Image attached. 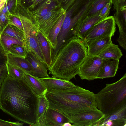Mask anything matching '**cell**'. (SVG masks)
I'll list each match as a JSON object with an SVG mask.
<instances>
[{
	"instance_id": "cell-1",
	"label": "cell",
	"mask_w": 126,
	"mask_h": 126,
	"mask_svg": "<svg viewBox=\"0 0 126 126\" xmlns=\"http://www.w3.org/2000/svg\"><path fill=\"white\" fill-rule=\"evenodd\" d=\"M37 98L22 79L8 75L0 89V109L17 120L34 126Z\"/></svg>"
},
{
	"instance_id": "cell-2",
	"label": "cell",
	"mask_w": 126,
	"mask_h": 126,
	"mask_svg": "<svg viewBox=\"0 0 126 126\" xmlns=\"http://www.w3.org/2000/svg\"><path fill=\"white\" fill-rule=\"evenodd\" d=\"M87 56V48L78 37L67 41L58 51L50 68L52 77L70 81L78 75L80 67Z\"/></svg>"
},
{
	"instance_id": "cell-3",
	"label": "cell",
	"mask_w": 126,
	"mask_h": 126,
	"mask_svg": "<svg viewBox=\"0 0 126 126\" xmlns=\"http://www.w3.org/2000/svg\"><path fill=\"white\" fill-rule=\"evenodd\" d=\"M95 94L77 86L66 90H47L46 95L49 107L63 114L69 119L76 114L96 107Z\"/></svg>"
},
{
	"instance_id": "cell-4",
	"label": "cell",
	"mask_w": 126,
	"mask_h": 126,
	"mask_svg": "<svg viewBox=\"0 0 126 126\" xmlns=\"http://www.w3.org/2000/svg\"><path fill=\"white\" fill-rule=\"evenodd\" d=\"M97 108L105 115H110L126 106V74L117 81L107 84L95 94Z\"/></svg>"
},
{
	"instance_id": "cell-5",
	"label": "cell",
	"mask_w": 126,
	"mask_h": 126,
	"mask_svg": "<svg viewBox=\"0 0 126 126\" xmlns=\"http://www.w3.org/2000/svg\"><path fill=\"white\" fill-rule=\"evenodd\" d=\"M115 24L113 16L103 18L93 26L83 40L86 45L96 39L107 36L112 37L116 31Z\"/></svg>"
},
{
	"instance_id": "cell-6",
	"label": "cell",
	"mask_w": 126,
	"mask_h": 126,
	"mask_svg": "<svg viewBox=\"0 0 126 126\" xmlns=\"http://www.w3.org/2000/svg\"><path fill=\"white\" fill-rule=\"evenodd\" d=\"M102 59L97 56L87 57L80 66L78 75L82 80L96 79L100 69Z\"/></svg>"
},
{
	"instance_id": "cell-7",
	"label": "cell",
	"mask_w": 126,
	"mask_h": 126,
	"mask_svg": "<svg viewBox=\"0 0 126 126\" xmlns=\"http://www.w3.org/2000/svg\"><path fill=\"white\" fill-rule=\"evenodd\" d=\"M104 115L95 107L76 114L69 119L72 126H94Z\"/></svg>"
},
{
	"instance_id": "cell-8",
	"label": "cell",
	"mask_w": 126,
	"mask_h": 126,
	"mask_svg": "<svg viewBox=\"0 0 126 126\" xmlns=\"http://www.w3.org/2000/svg\"><path fill=\"white\" fill-rule=\"evenodd\" d=\"M65 12L61 6L49 12L41 18L36 19L39 31L46 38L51 29Z\"/></svg>"
},
{
	"instance_id": "cell-9",
	"label": "cell",
	"mask_w": 126,
	"mask_h": 126,
	"mask_svg": "<svg viewBox=\"0 0 126 126\" xmlns=\"http://www.w3.org/2000/svg\"><path fill=\"white\" fill-rule=\"evenodd\" d=\"M38 78L48 90H66L77 86L70 81L62 79L50 77Z\"/></svg>"
},
{
	"instance_id": "cell-10",
	"label": "cell",
	"mask_w": 126,
	"mask_h": 126,
	"mask_svg": "<svg viewBox=\"0 0 126 126\" xmlns=\"http://www.w3.org/2000/svg\"><path fill=\"white\" fill-rule=\"evenodd\" d=\"M39 31L38 27L35 28L25 38V47L28 52L30 51H32L40 60L46 64L37 37V32Z\"/></svg>"
},
{
	"instance_id": "cell-11",
	"label": "cell",
	"mask_w": 126,
	"mask_h": 126,
	"mask_svg": "<svg viewBox=\"0 0 126 126\" xmlns=\"http://www.w3.org/2000/svg\"><path fill=\"white\" fill-rule=\"evenodd\" d=\"M112 122V126H126V106L110 115H105L94 126H104L107 121Z\"/></svg>"
},
{
	"instance_id": "cell-12",
	"label": "cell",
	"mask_w": 126,
	"mask_h": 126,
	"mask_svg": "<svg viewBox=\"0 0 126 126\" xmlns=\"http://www.w3.org/2000/svg\"><path fill=\"white\" fill-rule=\"evenodd\" d=\"M60 6V4L57 0H45L29 10L37 19Z\"/></svg>"
},
{
	"instance_id": "cell-13",
	"label": "cell",
	"mask_w": 126,
	"mask_h": 126,
	"mask_svg": "<svg viewBox=\"0 0 126 126\" xmlns=\"http://www.w3.org/2000/svg\"><path fill=\"white\" fill-rule=\"evenodd\" d=\"M26 58L31 64L34 76L41 78L49 77L46 65L40 60L32 51H28Z\"/></svg>"
},
{
	"instance_id": "cell-14",
	"label": "cell",
	"mask_w": 126,
	"mask_h": 126,
	"mask_svg": "<svg viewBox=\"0 0 126 126\" xmlns=\"http://www.w3.org/2000/svg\"><path fill=\"white\" fill-rule=\"evenodd\" d=\"M67 122L70 123V121L65 115L49 107L47 113L44 126H62Z\"/></svg>"
},
{
	"instance_id": "cell-15",
	"label": "cell",
	"mask_w": 126,
	"mask_h": 126,
	"mask_svg": "<svg viewBox=\"0 0 126 126\" xmlns=\"http://www.w3.org/2000/svg\"><path fill=\"white\" fill-rule=\"evenodd\" d=\"M111 37L107 36L91 41L86 45L87 56H97L102 50L112 43Z\"/></svg>"
},
{
	"instance_id": "cell-16",
	"label": "cell",
	"mask_w": 126,
	"mask_h": 126,
	"mask_svg": "<svg viewBox=\"0 0 126 126\" xmlns=\"http://www.w3.org/2000/svg\"><path fill=\"white\" fill-rule=\"evenodd\" d=\"M119 60L103 59L100 69L96 79L114 76L118 67Z\"/></svg>"
},
{
	"instance_id": "cell-17",
	"label": "cell",
	"mask_w": 126,
	"mask_h": 126,
	"mask_svg": "<svg viewBox=\"0 0 126 126\" xmlns=\"http://www.w3.org/2000/svg\"><path fill=\"white\" fill-rule=\"evenodd\" d=\"M22 79L37 97L47 91V88L38 78L24 72Z\"/></svg>"
},
{
	"instance_id": "cell-18",
	"label": "cell",
	"mask_w": 126,
	"mask_h": 126,
	"mask_svg": "<svg viewBox=\"0 0 126 126\" xmlns=\"http://www.w3.org/2000/svg\"><path fill=\"white\" fill-rule=\"evenodd\" d=\"M46 93L37 97V120L34 126H44L47 110L49 107Z\"/></svg>"
},
{
	"instance_id": "cell-19",
	"label": "cell",
	"mask_w": 126,
	"mask_h": 126,
	"mask_svg": "<svg viewBox=\"0 0 126 126\" xmlns=\"http://www.w3.org/2000/svg\"><path fill=\"white\" fill-rule=\"evenodd\" d=\"M37 36L40 49L48 70L52 62L51 47L47 39L39 31L37 32Z\"/></svg>"
},
{
	"instance_id": "cell-20",
	"label": "cell",
	"mask_w": 126,
	"mask_h": 126,
	"mask_svg": "<svg viewBox=\"0 0 126 126\" xmlns=\"http://www.w3.org/2000/svg\"><path fill=\"white\" fill-rule=\"evenodd\" d=\"M99 13L90 17H86L79 30L77 35V37L83 40L86 35L93 26L97 22L103 19L99 16Z\"/></svg>"
},
{
	"instance_id": "cell-21",
	"label": "cell",
	"mask_w": 126,
	"mask_h": 126,
	"mask_svg": "<svg viewBox=\"0 0 126 126\" xmlns=\"http://www.w3.org/2000/svg\"><path fill=\"white\" fill-rule=\"evenodd\" d=\"M123 55L118 45L112 43L97 56L103 59L119 60Z\"/></svg>"
},
{
	"instance_id": "cell-22",
	"label": "cell",
	"mask_w": 126,
	"mask_h": 126,
	"mask_svg": "<svg viewBox=\"0 0 126 126\" xmlns=\"http://www.w3.org/2000/svg\"><path fill=\"white\" fill-rule=\"evenodd\" d=\"M7 58L8 61L10 63L19 67L25 72L33 76L31 64L26 58H23L15 57L9 53L8 54Z\"/></svg>"
},
{
	"instance_id": "cell-23",
	"label": "cell",
	"mask_w": 126,
	"mask_h": 126,
	"mask_svg": "<svg viewBox=\"0 0 126 126\" xmlns=\"http://www.w3.org/2000/svg\"><path fill=\"white\" fill-rule=\"evenodd\" d=\"M66 12L63 14L51 29L47 38L51 46V53L55 48L57 38L65 17Z\"/></svg>"
},
{
	"instance_id": "cell-24",
	"label": "cell",
	"mask_w": 126,
	"mask_h": 126,
	"mask_svg": "<svg viewBox=\"0 0 126 126\" xmlns=\"http://www.w3.org/2000/svg\"><path fill=\"white\" fill-rule=\"evenodd\" d=\"M2 33L15 38L22 42L25 45V39L23 31L8 22Z\"/></svg>"
},
{
	"instance_id": "cell-25",
	"label": "cell",
	"mask_w": 126,
	"mask_h": 126,
	"mask_svg": "<svg viewBox=\"0 0 126 126\" xmlns=\"http://www.w3.org/2000/svg\"><path fill=\"white\" fill-rule=\"evenodd\" d=\"M0 42L8 54L11 46L13 44H16L25 46L24 43L20 40L3 33L1 34Z\"/></svg>"
},
{
	"instance_id": "cell-26",
	"label": "cell",
	"mask_w": 126,
	"mask_h": 126,
	"mask_svg": "<svg viewBox=\"0 0 126 126\" xmlns=\"http://www.w3.org/2000/svg\"><path fill=\"white\" fill-rule=\"evenodd\" d=\"M112 0H94L88 11L87 17H89L99 13L102 9Z\"/></svg>"
},
{
	"instance_id": "cell-27",
	"label": "cell",
	"mask_w": 126,
	"mask_h": 126,
	"mask_svg": "<svg viewBox=\"0 0 126 126\" xmlns=\"http://www.w3.org/2000/svg\"><path fill=\"white\" fill-rule=\"evenodd\" d=\"M6 66L9 75L15 79H20L22 78L24 71L22 69L10 63L8 60Z\"/></svg>"
},
{
	"instance_id": "cell-28",
	"label": "cell",
	"mask_w": 126,
	"mask_h": 126,
	"mask_svg": "<svg viewBox=\"0 0 126 126\" xmlns=\"http://www.w3.org/2000/svg\"><path fill=\"white\" fill-rule=\"evenodd\" d=\"M8 54L0 42V76L1 77H6L8 75L6 66Z\"/></svg>"
},
{
	"instance_id": "cell-29",
	"label": "cell",
	"mask_w": 126,
	"mask_h": 126,
	"mask_svg": "<svg viewBox=\"0 0 126 126\" xmlns=\"http://www.w3.org/2000/svg\"><path fill=\"white\" fill-rule=\"evenodd\" d=\"M9 53L15 57L26 58L28 51L25 46L14 44L11 46Z\"/></svg>"
},
{
	"instance_id": "cell-30",
	"label": "cell",
	"mask_w": 126,
	"mask_h": 126,
	"mask_svg": "<svg viewBox=\"0 0 126 126\" xmlns=\"http://www.w3.org/2000/svg\"><path fill=\"white\" fill-rule=\"evenodd\" d=\"M18 0H7L3 9L0 12L4 13L13 14Z\"/></svg>"
},
{
	"instance_id": "cell-31",
	"label": "cell",
	"mask_w": 126,
	"mask_h": 126,
	"mask_svg": "<svg viewBox=\"0 0 126 126\" xmlns=\"http://www.w3.org/2000/svg\"><path fill=\"white\" fill-rule=\"evenodd\" d=\"M8 22L23 31L22 22L19 18L17 16L9 14L8 16Z\"/></svg>"
},
{
	"instance_id": "cell-32",
	"label": "cell",
	"mask_w": 126,
	"mask_h": 126,
	"mask_svg": "<svg viewBox=\"0 0 126 126\" xmlns=\"http://www.w3.org/2000/svg\"><path fill=\"white\" fill-rule=\"evenodd\" d=\"M9 13H4L0 12V34L2 33L8 23V16Z\"/></svg>"
},
{
	"instance_id": "cell-33",
	"label": "cell",
	"mask_w": 126,
	"mask_h": 126,
	"mask_svg": "<svg viewBox=\"0 0 126 126\" xmlns=\"http://www.w3.org/2000/svg\"><path fill=\"white\" fill-rule=\"evenodd\" d=\"M112 4H113L112 2H109L102 9L99 14V16L101 17L104 18L108 16L109 14Z\"/></svg>"
},
{
	"instance_id": "cell-34",
	"label": "cell",
	"mask_w": 126,
	"mask_h": 126,
	"mask_svg": "<svg viewBox=\"0 0 126 126\" xmlns=\"http://www.w3.org/2000/svg\"><path fill=\"white\" fill-rule=\"evenodd\" d=\"M24 123L19 121L11 122L4 120L0 118V126H22Z\"/></svg>"
},
{
	"instance_id": "cell-35",
	"label": "cell",
	"mask_w": 126,
	"mask_h": 126,
	"mask_svg": "<svg viewBox=\"0 0 126 126\" xmlns=\"http://www.w3.org/2000/svg\"><path fill=\"white\" fill-rule=\"evenodd\" d=\"M61 6L66 11L75 0H57Z\"/></svg>"
},
{
	"instance_id": "cell-36",
	"label": "cell",
	"mask_w": 126,
	"mask_h": 126,
	"mask_svg": "<svg viewBox=\"0 0 126 126\" xmlns=\"http://www.w3.org/2000/svg\"><path fill=\"white\" fill-rule=\"evenodd\" d=\"M21 3L25 7L29 8L33 3L35 0H19Z\"/></svg>"
},
{
	"instance_id": "cell-37",
	"label": "cell",
	"mask_w": 126,
	"mask_h": 126,
	"mask_svg": "<svg viewBox=\"0 0 126 126\" xmlns=\"http://www.w3.org/2000/svg\"><path fill=\"white\" fill-rule=\"evenodd\" d=\"M45 0H35L32 5L28 8L29 10L31 9L34 7L41 2Z\"/></svg>"
},
{
	"instance_id": "cell-38",
	"label": "cell",
	"mask_w": 126,
	"mask_h": 126,
	"mask_svg": "<svg viewBox=\"0 0 126 126\" xmlns=\"http://www.w3.org/2000/svg\"><path fill=\"white\" fill-rule=\"evenodd\" d=\"M7 1V0H4L0 3V12L3 8L5 4Z\"/></svg>"
},
{
	"instance_id": "cell-39",
	"label": "cell",
	"mask_w": 126,
	"mask_h": 126,
	"mask_svg": "<svg viewBox=\"0 0 126 126\" xmlns=\"http://www.w3.org/2000/svg\"><path fill=\"white\" fill-rule=\"evenodd\" d=\"M62 126H72V125L70 123L67 122L64 123Z\"/></svg>"
},
{
	"instance_id": "cell-40",
	"label": "cell",
	"mask_w": 126,
	"mask_h": 126,
	"mask_svg": "<svg viewBox=\"0 0 126 126\" xmlns=\"http://www.w3.org/2000/svg\"><path fill=\"white\" fill-rule=\"evenodd\" d=\"M1 37V34H0V39Z\"/></svg>"
}]
</instances>
